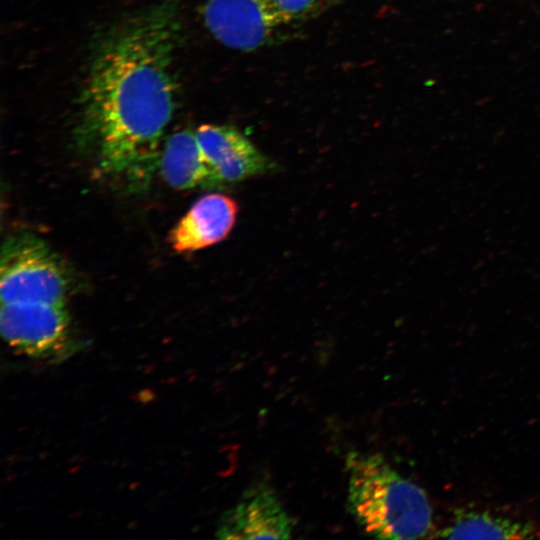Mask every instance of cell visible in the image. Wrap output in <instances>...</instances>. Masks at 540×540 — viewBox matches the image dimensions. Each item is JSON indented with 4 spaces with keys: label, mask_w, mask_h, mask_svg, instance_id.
Returning <instances> with one entry per match:
<instances>
[{
    "label": "cell",
    "mask_w": 540,
    "mask_h": 540,
    "mask_svg": "<svg viewBox=\"0 0 540 540\" xmlns=\"http://www.w3.org/2000/svg\"><path fill=\"white\" fill-rule=\"evenodd\" d=\"M348 508L368 535L379 539L432 536L433 512L425 491L378 453L346 457Z\"/></svg>",
    "instance_id": "obj_2"
},
{
    "label": "cell",
    "mask_w": 540,
    "mask_h": 540,
    "mask_svg": "<svg viewBox=\"0 0 540 540\" xmlns=\"http://www.w3.org/2000/svg\"><path fill=\"white\" fill-rule=\"evenodd\" d=\"M435 532L434 537L440 538L532 539L540 538V525L490 511L460 510L453 514L449 524Z\"/></svg>",
    "instance_id": "obj_10"
},
{
    "label": "cell",
    "mask_w": 540,
    "mask_h": 540,
    "mask_svg": "<svg viewBox=\"0 0 540 540\" xmlns=\"http://www.w3.org/2000/svg\"><path fill=\"white\" fill-rule=\"evenodd\" d=\"M202 17L217 41L246 52L266 44L278 27L288 23L270 0H207Z\"/></svg>",
    "instance_id": "obj_5"
},
{
    "label": "cell",
    "mask_w": 540,
    "mask_h": 540,
    "mask_svg": "<svg viewBox=\"0 0 540 540\" xmlns=\"http://www.w3.org/2000/svg\"><path fill=\"white\" fill-rule=\"evenodd\" d=\"M69 283L62 262L38 237L18 234L4 242L0 257L1 303L65 305Z\"/></svg>",
    "instance_id": "obj_3"
},
{
    "label": "cell",
    "mask_w": 540,
    "mask_h": 540,
    "mask_svg": "<svg viewBox=\"0 0 540 540\" xmlns=\"http://www.w3.org/2000/svg\"><path fill=\"white\" fill-rule=\"evenodd\" d=\"M158 164L164 180L177 190L218 186L195 131L184 129L171 134L160 150Z\"/></svg>",
    "instance_id": "obj_9"
},
{
    "label": "cell",
    "mask_w": 540,
    "mask_h": 540,
    "mask_svg": "<svg viewBox=\"0 0 540 540\" xmlns=\"http://www.w3.org/2000/svg\"><path fill=\"white\" fill-rule=\"evenodd\" d=\"M182 0H159L97 40L79 101L78 141L105 176L140 188L158 164L177 100Z\"/></svg>",
    "instance_id": "obj_1"
},
{
    "label": "cell",
    "mask_w": 540,
    "mask_h": 540,
    "mask_svg": "<svg viewBox=\"0 0 540 540\" xmlns=\"http://www.w3.org/2000/svg\"><path fill=\"white\" fill-rule=\"evenodd\" d=\"M238 212L230 197L211 193L198 199L169 234L177 252L203 249L222 241L232 230Z\"/></svg>",
    "instance_id": "obj_8"
},
{
    "label": "cell",
    "mask_w": 540,
    "mask_h": 540,
    "mask_svg": "<svg viewBox=\"0 0 540 540\" xmlns=\"http://www.w3.org/2000/svg\"><path fill=\"white\" fill-rule=\"evenodd\" d=\"M195 135L218 186L264 174L273 167L272 162L234 127L205 124L195 130Z\"/></svg>",
    "instance_id": "obj_7"
},
{
    "label": "cell",
    "mask_w": 540,
    "mask_h": 540,
    "mask_svg": "<svg viewBox=\"0 0 540 540\" xmlns=\"http://www.w3.org/2000/svg\"><path fill=\"white\" fill-rule=\"evenodd\" d=\"M277 11L289 22L309 12L316 0H270Z\"/></svg>",
    "instance_id": "obj_11"
},
{
    "label": "cell",
    "mask_w": 540,
    "mask_h": 540,
    "mask_svg": "<svg viewBox=\"0 0 540 540\" xmlns=\"http://www.w3.org/2000/svg\"><path fill=\"white\" fill-rule=\"evenodd\" d=\"M70 319L65 305L1 303L0 329L4 340L18 352L47 358L64 348Z\"/></svg>",
    "instance_id": "obj_4"
},
{
    "label": "cell",
    "mask_w": 540,
    "mask_h": 540,
    "mask_svg": "<svg viewBox=\"0 0 540 540\" xmlns=\"http://www.w3.org/2000/svg\"><path fill=\"white\" fill-rule=\"evenodd\" d=\"M293 522L274 490L266 483L252 484L222 516L220 539H288Z\"/></svg>",
    "instance_id": "obj_6"
}]
</instances>
